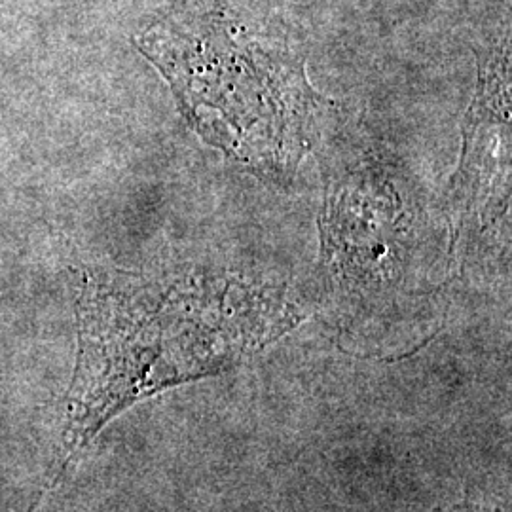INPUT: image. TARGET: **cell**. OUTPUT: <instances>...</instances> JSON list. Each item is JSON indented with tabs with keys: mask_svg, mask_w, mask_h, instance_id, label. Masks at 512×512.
Wrapping results in <instances>:
<instances>
[{
	"mask_svg": "<svg viewBox=\"0 0 512 512\" xmlns=\"http://www.w3.org/2000/svg\"><path fill=\"white\" fill-rule=\"evenodd\" d=\"M291 325L294 308L281 294L238 279L86 275L61 440L27 512H37L116 416L171 387L228 370Z\"/></svg>",
	"mask_w": 512,
	"mask_h": 512,
	"instance_id": "1",
	"label": "cell"
},
{
	"mask_svg": "<svg viewBox=\"0 0 512 512\" xmlns=\"http://www.w3.org/2000/svg\"><path fill=\"white\" fill-rule=\"evenodd\" d=\"M137 44L207 143L264 175L293 173L310 147L319 95L287 44L192 0L154 21Z\"/></svg>",
	"mask_w": 512,
	"mask_h": 512,
	"instance_id": "2",
	"label": "cell"
}]
</instances>
